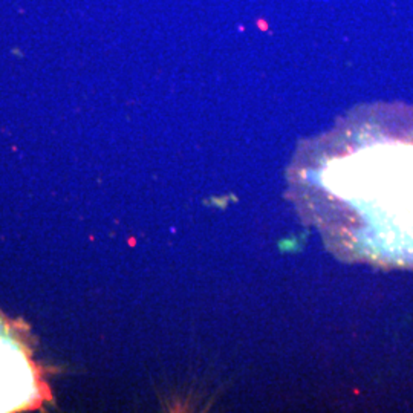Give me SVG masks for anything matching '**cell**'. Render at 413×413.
Wrapping results in <instances>:
<instances>
[{"mask_svg": "<svg viewBox=\"0 0 413 413\" xmlns=\"http://www.w3.org/2000/svg\"><path fill=\"white\" fill-rule=\"evenodd\" d=\"M309 168V185L318 191L321 221L332 234L358 247L378 233L381 245H404L413 256V142L334 138V152ZM341 236V238H343Z\"/></svg>", "mask_w": 413, "mask_h": 413, "instance_id": "6da1fadb", "label": "cell"}, {"mask_svg": "<svg viewBox=\"0 0 413 413\" xmlns=\"http://www.w3.org/2000/svg\"><path fill=\"white\" fill-rule=\"evenodd\" d=\"M46 392L22 331L0 315V411L34 408Z\"/></svg>", "mask_w": 413, "mask_h": 413, "instance_id": "7a4b0ae2", "label": "cell"}]
</instances>
